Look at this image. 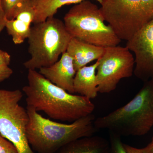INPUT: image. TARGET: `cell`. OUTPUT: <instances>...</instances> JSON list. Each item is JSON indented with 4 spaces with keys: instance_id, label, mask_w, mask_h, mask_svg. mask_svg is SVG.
<instances>
[{
    "instance_id": "obj_13",
    "label": "cell",
    "mask_w": 153,
    "mask_h": 153,
    "mask_svg": "<svg viewBox=\"0 0 153 153\" xmlns=\"http://www.w3.org/2000/svg\"><path fill=\"white\" fill-rule=\"evenodd\" d=\"M98 64L97 61L93 65L84 66L76 71L73 83L74 93L79 94L90 100L97 96L98 91L96 70Z\"/></svg>"
},
{
    "instance_id": "obj_6",
    "label": "cell",
    "mask_w": 153,
    "mask_h": 153,
    "mask_svg": "<svg viewBox=\"0 0 153 153\" xmlns=\"http://www.w3.org/2000/svg\"><path fill=\"white\" fill-rule=\"evenodd\" d=\"M100 11L121 40L128 41L153 19V0H102Z\"/></svg>"
},
{
    "instance_id": "obj_3",
    "label": "cell",
    "mask_w": 153,
    "mask_h": 153,
    "mask_svg": "<svg viewBox=\"0 0 153 153\" xmlns=\"http://www.w3.org/2000/svg\"><path fill=\"white\" fill-rule=\"evenodd\" d=\"M97 130L107 129L119 136H142L153 127V79L144 82L141 89L125 105L95 119Z\"/></svg>"
},
{
    "instance_id": "obj_12",
    "label": "cell",
    "mask_w": 153,
    "mask_h": 153,
    "mask_svg": "<svg viewBox=\"0 0 153 153\" xmlns=\"http://www.w3.org/2000/svg\"><path fill=\"white\" fill-rule=\"evenodd\" d=\"M35 13L31 5L19 12L15 19L7 20L5 27L14 44H22L28 39Z\"/></svg>"
},
{
    "instance_id": "obj_8",
    "label": "cell",
    "mask_w": 153,
    "mask_h": 153,
    "mask_svg": "<svg viewBox=\"0 0 153 153\" xmlns=\"http://www.w3.org/2000/svg\"><path fill=\"white\" fill-rule=\"evenodd\" d=\"M97 61L96 78L99 93L113 91L121 79L133 74L134 57L126 47H106L104 54Z\"/></svg>"
},
{
    "instance_id": "obj_10",
    "label": "cell",
    "mask_w": 153,
    "mask_h": 153,
    "mask_svg": "<svg viewBox=\"0 0 153 153\" xmlns=\"http://www.w3.org/2000/svg\"><path fill=\"white\" fill-rule=\"evenodd\" d=\"M39 72L58 87L68 93H74L73 83L76 71L72 58L66 52L60 60L51 66L40 68Z\"/></svg>"
},
{
    "instance_id": "obj_7",
    "label": "cell",
    "mask_w": 153,
    "mask_h": 153,
    "mask_svg": "<svg viewBox=\"0 0 153 153\" xmlns=\"http://www.w3.org/2000/svg\"><path fill=\"white\" fill-rule=\"evenodd\" d=\"M23 95L19 89H0V134L13 144L18 153H36L26 135L27 111L19 104Z\"/></svg>"
},
{
    "instance_id": "obj_1",
    "label": "cell",
    "mask_w": 153,
    "mask_h": 153,
    "mask_svg": "<svg viewBox=\"0 0 153 153\" xmlns=\"http://www.w3.org/2000/svg\"><path fill=\"white\" fill-rule=\"evenodd\" d=\"M28 85L22 88L27 106L42 111L52 119L72 123L92 114L90 99L74 95L58 87L36 70H28Z\"/></svg>"
},
{
    "instance_id": "obj_9",
    "label": "cell",
    "mask_w": 153,
    "mask_h": 153,
    "mask_svg": "<svg viewBox=\"0 0 153 153\" xmlns=\"http://www.w3.org/2000/svg\"><path fill=\"white\" fill-rule=\"evenodd\" d=\"M126 47L134 55V74L143 82L153 79V19L129 41Z\"/></svg>"
},
{
    "instance_id": "obj_16",
    "label": "cell",
    "mask_w": 153,
    "mask_h": 153,
    "mask_svg": "<svg viewBox=\"0 0 153 153\" xmlns=\"http://www.w3.org/2000/svg\"><path fill=\"white\" fill-rule=\"evenodd\" d=\"M31 0H2V4L7 20L15 19L17 14L30 6Z\"/></svg>"
},
{
    "instance_id": "obj_23",
    "label": "cell",
    "mask_w": 153,
    "mask_h": 153,
    "mask_svg": "<svg viewBox=\"0 0 153 153\" xmlns=\"http://www.w3.org/2000/svg\"><path fill=\"white\" fill-rule=\"evenodd\" d=\"M140 149L142 153H153V138L149 144Z\"/></svg>"
},
{
    "instance_id": "obj_20",
    "label": "cell",
    "mask_w": 153,
    "mask_h": 153,
    "mask_svg": "<svg viewBox=\"0 0 153 153\" xmlns=\"http://www.w3.org/2000/svg\"><path fill=\"white\" fill-rule=\"evenodd\" d=\"M13 73V70L9 66L0 67V82L8 79Z\"/></svg>"
},
{
    "instance_id": "obj_14",
    "label": "cell",
    "mask_w": 153,
    "mask_h": 153,
    "mask_svg": "<svg viewBox=\"0 0 153 153\" xmlns=\"http://www.w3.org/2000/svg\"><path fill=\"white\" fill-rule=\"evenodd\" d=\"M109 142L97 136L81 138L68 143L55 153H108Z\"/></svg>"
},
{
    "instance_id": "obj_4",
    "label": "cell",
    "mask_w": 153,
    "mask_h": 153,
    "mask_svg": "<svg viewBox=\"0 0 153 153\" xmlns=\"http://www.w3.org/2000/svg\"><path fill=\"white\" fill-rule=\"evenodd\" d=\"M72 38L63 21L54 16L34 24L28 38L31 57L23 65L28 70L51 66L66 52Z\"/></svg>"
},
{
    "instance_id": "obj_21",
    "label": "cell",
    "mask_w": 153,
    "mask_h": 153,
    "mask_svg": "<svg viewBox=\"0 0 153 153\" xmlns=\"http://www.w3.org/2000/svg\"><path fill=\"white\" fill-rule=\"evenodd\" d=\"M2 1L0 0V33L5 27L6 22L7 21L4 12L3 10Z\"/></svg>"
},
{
    "instance_id": "obj_19",
    "label": "cell",
    "mask_w": 153,
    "mask_h": 153,
    "mask_svg": "<svg viewBox=\"0 0 153 153\" xmlns=\"http://www.w3.org/2000/svg\"><path fill=\"white\" fill-rule=\"evenodd\" d=\"M10 61V55L5 51L0 50V67L9 66Z\"/></svg>"
},
{
    "instance_id": "obj_17",
    "label": "cell",
    "mask_w": 153,
    "mask_h": 153,
    "mask_svg": "<svg viewBox=\"0 0 153 153\" xmlns=\"http://www.w3.org/2000/svg\"><path fill=\"white\" fill-rule=\"evenodd\" d=\"M109 144L108 153H127L119 136L110 132Z\"/></svg>"
},
{
    "instance_id": "obj_5",
    "label": "cell",
    "mask_w": 153,
    "mask_h": 153,
    "mask_svg": "<svg viewBox=\"0 0 153 153\" xmlns=\"http://www.w3.org/2000/svg\"><path fill=\"white\" fill-rule=\"evenodd\" d=\"M104 21L100 9L85 0L70 9L63 23L72 38L104 48L118 46L121 40Z\"/></svg>"
},
{
    "instance_id": "obj_2",
    "label": "cell",
    "mask_w": 153,
    "mask_h": 153,
    "mask_svg": "<svg viewBox=\"0 0 153 153\" xmlns=\"http://www.w3.org/2000/svg\"><path fill=\"white\" fill-rule=\"evenodd\" d=\"M27 110L29 120L26 135L32 149L37 153H55L68 143L92 136L97 130L92 114L66 124L43 117L31 107L27 106Z\"/></svg>"
},
{
    "instance_id": "obj_11",
    "label": "cell",
    "mask_w": 153,
    "mask_h": 153,
    "mask_svg": "<svg viewBox=\"0 0 153 153\" xmlns=\"http://www.w3.org/2000/svg\"><path fill=\"white\" fill-rule=\"evenodd\" d=\"M105 49L104 47L72 38L66 52L72 58L74 68L76 71L90 62L100 59L104 54Z\"/></svg>"
},
{
    "instance_id": "obj_22",
    "label": "cell",
    "mask_w": 153,
    "mask_h": 153,
    "mask_svg": "<svg viewBox=\"0 0 153 153\" xmlns=\"http://www.w3.org/2000/svg\"><path fill=\"white\" fill-rule=\"evenodd\" d=\"M124 146L127 153H142L140 149L134 147L126 144H124Z\"/></svg>"
},
{
    "instance_id": "obj_18",
    "label": "cell",
    "mask_w": 153,
    "mask_h": 153,
    "mask_svg": "<svg viewBox=\"0 0 153 153\" xmlns=\"http://www.w3.org/2000/svg\"><path fill=\"white\" fill-rule=\"evenodd\" d=\"M0 153H18L17 149L10 142L0 134Z\"/></svg>"
},
{
    "instance_id": "obj_15",
    "label": "cell",
    "mask_w": 153,
    "mask_h": 153,
    "mask_svg": "<svg viewBox=\"0 0 153 153\" xmlns=\"http://www.w3.org/2000/svg\"><path fill=\"white\" fill-rule=\"evenodd\" d=\"M85 0H31V7L35 13L33 24L46 21L53 17L58 9L66 5L77 4ZM100 3L102 0H96Z\"/></svg>"
}]
</instances>
